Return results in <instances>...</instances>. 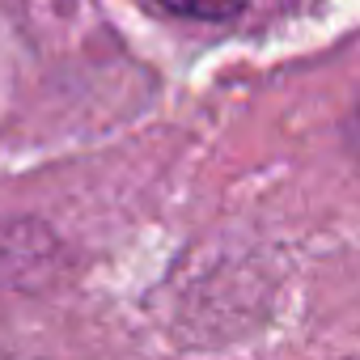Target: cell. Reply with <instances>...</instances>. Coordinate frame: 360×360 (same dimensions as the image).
Wrapping results in <instances>:
<instances>
[{
  "instance_id": "obj_1",
  "label": "cell",
  "mask_w": 360,
  "mask_h": 360,
  "mask_svg": "<svg viewBox=\"0 0 360 360\" xmlns=\"http://www.w3.org/2000/svg\"><path fill=\"white\" fill-rule=\"evenodd\" d=\"M148 5L174 18H187V22H229L250 0H148Z\"/></svg>"
},
{
  "instance_id": "obj_2",
  "label": "cell",
  "mask_w": 360,
  "mask_h": 360,
  "mask_svg": "<svg viewBox=\"0 0 360 360\" xmlns=\"http://www.w3.org/2000/svg\"><path fill=\"white\" fill-rule=\"evenodd\" d=\"M352 131H356V144H360V115H356V127H352Z\"/></svg>"
}]
</instances>
